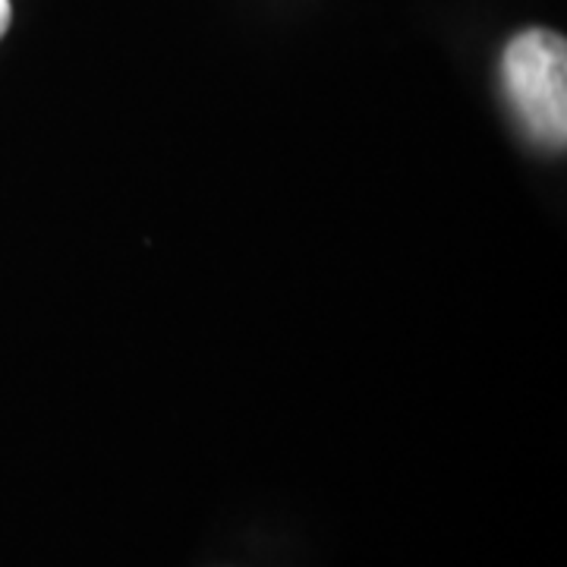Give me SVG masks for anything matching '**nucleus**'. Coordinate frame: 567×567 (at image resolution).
<instances>
[{
  "mask_svg": "<svg viewBox=\"0 0 567 567\" xmlns=\"http://www.w3.org/2000/svg\"><path fill=\"white\" fill-rule=\"evenodd\" d=\"M505 95L529 140L543 148L567 142V44L548 29H527L502 58Z\"/></svg>",
  "mask_w": 567,
  "mask_h": 567,
  "instance_id": "obj_1",
  "label": "nucleus"
},
{
  "mask_svg": "<svg viewBox=\"0 0 567 567\" xmlns=\"http://www.w3.org/2000/svg\"><path fill=\"white\" fill-rule=\"evenodd\" d=\"M7 22H10V0H0V35L7 32Z\"/></svg>",
  "mask_w": 567,
  "mask_h": 567,
  "instance_id": "obj_2",
  "label": "nucleus"
}]
</instances>
